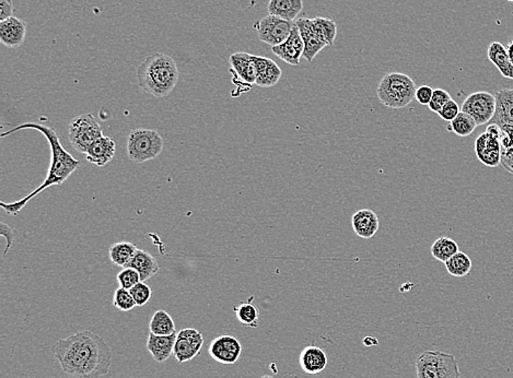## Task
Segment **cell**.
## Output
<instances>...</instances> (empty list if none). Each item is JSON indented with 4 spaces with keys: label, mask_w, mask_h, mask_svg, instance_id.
<instances>
[{
    "label": "cell",
    "mask_w": 513,
    "mask_h": 378,
    "mask_svg": "<svg viewBox=\"0 0 513 378\" xmlns=\"http://www.w3.org/2000/svg\"><path fill=\"white\" fill-rule=\"evenodd\" d=\"M125 268H132L138 271V274H140V279L143 282L153 278L160 270L155 257L143 249H138L132 262Z\"/></svg>",
    "instance_id": "cell-23"
},
{
    "label": "cell",
    "mask_w": 513,
    "mask_h": 378,
    "mask_svg": "<svg viewBox=\"0 0 513 378\" xmlns=\"http://www.w3.org/2000/svg\"><path fill=\"white\" fill-rule=\"evenodd\" d=\"M447 271L453 277L462 278L468 276L472 270V259L468 255L459 251L454 256L445 262Z\"/></svg>",
    "instance_id": "cell-29"
},
{
    "label": "cell",
    "mask_w": 513,
    "mask_h": 378,
    "mask_svg": "<svg viewBox=\"0 0 513 378\" xmlns=\"http://www.w3.org/2000/svg\"><path fill=\"white\" fill-rule=\"evenodd\" d=\"M26 36V23L24 21L15 17L0 21V42L9 49L20 47Z\"/></svg>",
    "instance_id": "cell-16"
},
{
    "label": "cell",
    "mask_w": 513,
    "mask_h": 378,
    "mask_svg": "<svg viewBox=\"0 0 513 378\" xmlns=\"http://www.w3.org/2000/svg\"><path fill=\"white\" fill-rule=\"evenodd\" d=\"M261 378H275V377H273V376H270V375H264L263 376V377H261Z\"/></svg>",
    "instance_id": "cell-44"
},
{
    "label": "cell",
    "mask_w": 513,
    "mask_h": 378,
    "mask_svg": "<svg viewBox=\"0 0 513 378\" xmlns=\"http://www.w3.org/2000/svg\"><path fill=\"white\" fill-rule=\"evenodd\" d=\"M432 93H434V89L429 86H422L416 90V94H415V99L417 102L422 105H428L430 103V100L432 97Z\"/></svg>",
    "instance_id": "cell-38"
},
{
    "label": "cell",
    "mask_w": 513,
    "mask_h": 378,
    "mask_svg": "<svg viewBox=\"0 0 513 378\" xmlns=\"http://www.w3.org/2000/svg\"><path fill=\"white\" fill-rule=\"evenodd\" d=\"M130 291L137 306H144V305L147 304L150 299H151V295H153L151 288L146 285L145 282L143 281L139 282L135 287L132 288Z\"/></svg>",
    "instance_id": "cell-34"
},
{
    "label": "cell",
    "mask_w": 513,
    "mask_h": 378,
    "mask_svg": "<svg viewBox=\"0 0 513 378\" xmlns=\"http://www.w3.org/2000/svg\"><path fill=\"white\" fill-rule=\"evenodd\" d=\"M178 78L176 61L165 54L150 55L137 69L140 88L158 99L168 97L176 89Z\"/></svg>",
    "instance_id": "cell-3"
},
{
    "label": "cell",
    "mask_w": 513,
    "mask_h": 378,
    "mask_svg": "<svg viewBox=\"0 0 513 378\" xmlns=\"http://www.w3.org/2000/svg\"><path fill=\"white\" fill-rule=\"evenodd\" d=\"M53 354L65 373L77 378H102L112 366V350L103 338L90 330L57 341Z\"/></svg>",
    "instance_id": "cell-1"
},
{
    "label": "cell",
    "mask_w": 513,
    "mask_h": 378,
    "mask_svg": "<svg viewBox=\"0 0 513 378\" xmlns=\"http://www.w3.org/2000/svg\"><path fill=\"white\" fill-rule=\"evenodd\" d=\"M460 107H459V104H457V102H455L454 100L452 99L450 100V101L447 102V104H445V107H442V109H440L439 112H438V115H439L441 120H445V122L451 123L453 120H454L455 117H457V115L460 114Z\"/></svg>",
    "instance_id": "cell-37"
},
{
    "label": "cell",
    "mask_w": 513,
    "mask_h": 378,
    "mask_svg": "<svg viewBox=\"0 0 513 378\" xmlns=\"http://www.w3.org/2000/svg\"><path fill=\"white\" fill-rule=\"evenodd\" d=\"M417 378H461L460 366L453 354L442 351H424L417 358Z\"/></svg>",
    "instance_id": "cell-5"
},
{
    "label": "cell",
    "mask_w": 513,
    "mask_h": 378,
    "mask_svg": "<svg viewBox=\"0 0 513 378\" xmlns=\"http://www.w3.org/2000/svg\"><path fill=\"white\" fill-rule=\"evenodd\" d=\"M113 305L116 307L117 310H122V312H130L137 306L134 297L130 294V290L124 289V288H118L115 291Z\"/></svg>",
    "instance_id": "cell-33"
},
{
    "label": "cell",
    "mask_w": 513,
    "mask_h": 378,
    "mask_svg": "<svg viewBox=\"0 0 513 378\" xmlns=\"http://www.w3.org/2000/svg\"><path fill=\"white\" fill-rule=\"evenodd\" d=\"M486 132H487L488 135H491V137L498 139L499 141H500L501 137H503V129H501L499 125L488 124Z\"/></svg>",
    "instance_id": "cell-42"
},
{
    "label": "cell",
    "mask_w": 513,
    "mask_h": 378,
    "mask_svg": "<svg viewBox=\"0 0 513 378\" xmlns=\"http://www.w3.org/2000/svg\"><path fill=\"white\" fill-rule=\"evenodd\" d=\"M209 356L218 363L232 365L239 361L242 345L233 336H220L215 338L208 348Z\"/></svg>",
    "instance_id": "cell-11"
},
{
    "label": "cell",
    "mask_w": 513,
    "mask_h": 378,
    "mask_svg": "<svg viewBox=\"0 0 513 378\" xmlns=\"http://www.w3.org/2000/svg\"><path fill=\"white\" fill-rule=\"evenodd\" d=\"M257 65L256 86L270 88L280 82L282 76V69L276 61L267 57L255 56Z\"/></svg>",
    "instance_id": "cell-22"
},
{
    "label": "cell",
    "mask_w": 513,
    "mask_h": 378,
    "mask_svg": "<svg viewBox=\"0 0 513 378\" xmlns=\"http://www.w3.org/2000/svg\"><path fill=\"white\" fill-rule=\"evenodd\" d=\"M272 52L287 64L291 66H299L300 58L303 57V52H305V43L300 36L299 29L296 26V23L289 38L280 45L272 47Z\"/></svg>",
    "instance_id": "cell-14"
},
{
    "label": "cell",
    "mask_w": 513,
    "mask_h": 378,
    "mask_svg": "<svg viewBox=\"0 0 513 378\" xmlns=\"http://www.w3.org/2000/svg\"><path fill=\"white\" fill-rule=\"evenodd\" d=\"M430 251H431L432 256L435 257L437 260L445 262L451 257L454 256L457 253H459L460 249H459V245L454 239H450L447 236H442V237H439L434 242Z\"/></svg>",
    "instance_id": "cell-28"
},
{
    "label": "cell",
    "mask_w": 513,
    "mask_h": 378,
    "mask_svg": "<svg viewBox=\"0 0 513 378\" xmlns=\"http://www.w3.org/2000/svg\"><path fill=\"white\" fill-rule=\"evenodd\" d=\"M295 22L284 20L276 15H268L254 24L259 41L274 46L280 45L289 38Z\"/></svg>",
    "instance_id": "cell-8"
},
{
    "label": "cell",
    "mask_w": 513,
    "mask_h": 378,
    "mask_svg": "<svg viewBox=\"0 0 513 378\" xmlns=\"http://www.w3.org/2000/svg\"><path fill=\"white\" fill-rule=\"evenodd\" d=\"M204 345V336L195 328H185L176 335L173 356L178 363L183 364L194 360L201 354Z\"/></svg>",
    "instance_id": "cell-10"
},
{
    "label": "cell",
    "mask_w": 513,
    "mask_h": 378,
    "mask_svg": "<svg viewBox=\"0 0 513 378\" xmlns=\"http://www.w3.org/2000/svg\"><path fill=\"white\" fill-rule=\"evenodd\" d=\"M313 22H314L315 28L322 36L323 40L326 42L328 46L333 45L336 36H337V24H336L335 21L328 18H322V17H316V18L313 19Z\"/></svg>",
    "instance_id": "cell-32"
},
{
    "label": "cell",
    "mask_w": 513,
    "mask_h": 378,
    "mask_svg": "<svg viewBox=\"0 0 513 378\" xmlns=\"http://www.w3.org/2000/svg\"><path fill=\"white\" fill-rule=\"evenodd\" d=\"M149 333L157 336H170L176 333V324L171 315L163 310H157L150 320Z\"/></svg>",
    "instance_id": "cell-27"
},
{
    "label": "cell",
    "mask_w": 513,
    "mask_h": 378,
    "mask_svg": "<svg viewBox=\"0 0 513 378\" xmlns=\"http://www.w3.org/2000/svg\"><path fill=\"white\" fill-rule=\"evenodd\" d=\"M267 9L270 15L293 22L303 11V0H270Z\"/></svg>",
    "instance_id": "cell-25"
},
{
    "label": "cell",
    "mask_w": 513,
    "mask_h": 378,
    "mask_svg": "<svg viewBox=\"0 0 513 378\" xmlns=\"http://www.w3.org/2000/svg\"><path fill=\"white\" fill-rule=\"evenodd\" d=\"M164 141L159 132L153 129L132 130L128 138V157L132 162L141 164L160 155Z\"/></svg>",
    "instance_id": "cell-6"
},
{
    "label": "cell",
    "mask_w": 513,
    "mask_h": 378,
    "mask_svg": "<svg viewBox=\"0 0 513 378\" xmlns=\"http://www.w3.org/2000/svg\"><path fill=\"white\" fill-rule=\"evenodd\" d=\"M117 281L120 283L121 288L130 290L141 282V279H140V274L135 269L124 268L120 274H117Z\"/></svg>",
    "instance_id": "cell-35"
},
{
    "label": "cell",
    "mask_w": 513,
    "mask_h": 378,
    "mask_svg": "<svg viewBox=\"0 0 513 378\" xmlns=\"http://www.w3.org/2000/svg\"><path fill=\"white\" fill-rule=\"evenodd\" d=\"M414 80L401 72L385 74L378 84L376 94L382 104L390 109H403L411 104L416 94Z\"/></svg>",
    "instance_id": "cell-4"
},
{
    "label": "cell",
    "mask_w": 513,
    "mask_h": 378,
    "mask_svg": "<svg viewBox=\"0 0 513 378\" xmlns=\"http://www.w3.org/2000/svg\"><path fill=\"white\" fill-rule=\"evenodd\" d=\"M23 129L38 130V132L43 134L44 137L49 141V148H51V164H49L47 175H46L43 184L38 186L36 191L29 194L24 198L15 201V203H0V207L7 214H13V216H17L26 206L29 201L36 198L38 194L45 191L47 188L51 187V186L63 185L66 182L67 178L72 175V173L80 166V162L76 160L70 153L67 152L64 147L61 145L56 130L47 127L45 125L38 124V123H26V124L17 126V127L9 130V132H3L1 137L13 135V132Z\"/></svg>",
    "instance_id": "cell-2"
},
{
    "label": "cell",
    "mask_w": 513,
    "mask_h": 378,
    "mask_svg": "<svg viewBox=\"0 0 513 378\" xmlns=\"http://www.w3.org/2000/svg\"><path fill=\"white\" fill-rule=\"evenodd\" d=\"M507 52H508L509 57L513 63V40H511L510 43L507 46Z\"/></svg>",
    "instance_id": "cell-43"
},
{
    "label": "cell",
    "mask_w": 513,
    "mask_h": 378,
    "mask_svg": "<svg viewBox=\"0 0 513 378\" xmlns=\"http://www.w3.org/2000/svg\"><path fill=\"white\" fill-rule=\"evenodd\" d=\"M13 15V0H0V21L11 18Z\"/></svg>",
    "instance_id": "cell-39"
},
{
    "label": "cell",
    "mask_w": 513,
    "mask_h": 378,
    "mask_svg": "<svg viewBox=\"0 0 513 378\" xmlns=\"http://www.w3.org/2000/svg\"><path fill=\"white\" fill-rule=\"evenodd\" d=\"M0 228H1V230H0V234H1V236H5L6 239H7V246H6L5 249V254H7L13 244V228H11L10 226H8L7 224L3 223V222L0 223Z\"/></svg>",
    "instance_id": "cell-40"
},
{
    "label": "cell",
    "mask_w": 513,
    "mask_h": 378,
    "mask_svg": "<svg viewBox=\"0 0 513 378\" xmlns=\"http://www.w3.org/2000/svg\"><path fill=\"white\" fill-rule=\"evenodd\" d=\"M507 1H511V3H513V0H507Z\"/></svg>",
    "instance_id": "cell-45"
},
{
    "label": "cell",
    "mask_w": 513,
    "mask_h": 378,
    "mask_svg": "<svg viewBox=\"0 0 513 378\" xmlns=\"http://www.w3.org/2000/svg\"><path fill=\"white\" fill-rule=\"evenodd\" d=\"M501 165L505 170L513 174V151H503L501 152Z\"/></svg>",
    "instance_id": "cell-41"
},
{
    "label": "cell",
    "mask_w": 513,
    "mask_h": 378,
    "mask_svg": "<svg viewBox=\"0 0 513 378\" xmlns=\"http://www.w3.org/2000/svg\"><path fill=\"white\" fill-rule=\"evenodd\" d=\"M236 320L241 322L242 325L250 328H257L259 325V310L251 301L241 303L234 307Z\"/></svg>",
    "instance_id": "cell-30"
},
{
    "label": "cell",
    "mask_w": 513,
    "mask_h": 378,
    "mask_svg": "<svg viewBox=\"0 0 513 378\" xmlns=\"http://www.w3.org/2000/svg\"><path fill=\"white\" fill-rule=\"evenodd\" d=\"M450 100H452V97L450 95L449 92L443 89H436L434 90V93H432V97L430 100L428 107H429L431 112L437 113L438 114L440 109L445 107Z\"/></svg>",
    "instance_id": "cell-36"
},
{
    "label": "cell",
    "mask_w": 513,
    "mask_h": 378,
    "mask_svg": "<svg viewBox=\"0 0 513 378\" xmlns=\"http://www.w3.org/2000/svg\"><path fill=\"white\" fill-rule=\"evenodd\" d=\"M326 353L315 345H309L300 353L299 363L301 368L309 375L322 373L328 366Z\"/></svg>",
    "instance_id": "cell-20"
},
{
    "label": "cell",
    "mask_w": 513,
    "mask_h": 378,
    "mask_svg": "<svg viewBox=\"0 0 513 378\" xmlns=\"http://www.w3.org/2000/svg\"><path fill=\"white\" fill-rule=\"evenodd\" d=\"M295 23L305 43L303 57L311 63L328 44L315 28L313 19L299 18Z\"/></svg>",
    "instance_id": "cell-12"
},
{
    "label": "cell",
    "mask_w": 513,
    "mask_h": 378,
    "mask_svg": "<svg viewBox=\"0 0 513 378\" xmlns=\"http://www.w3.org/2000/svg\"><path fill=\"white\" fill-rule=\"evenodd\" d=\"M461 111L472 116L477 126L489 124L495 115V95L489 92H474L463 102Z\"/></svg>",
    "instance_id": "cell-9"
},
{
    "label": "cell",
    "mask_w": 513,
    "mask_h": 378,
    "mask_svg": "<svg viewBox=\"0 0 513 378\" xmlns=\"http://www.w3.org/2000/svg\"><path fill=\"white\" fill-rule=\"evenodd\" d=\"M102 136V127L93 115H79L69 124V141L78 152L86 155L90 145Z\"/></svg>",
    "instance_id": "cell-7"
},
{
    "label": "cell",
    "mask_w": 513,
    "mask_h": 378,
    "mask_svg": "<svg viewBox=\"0 0 513 378\" xmlns=\"http://www.w3.org/2000/svg\"><path fill=\"white\" fill-rule=\"evenodd\" d=\"M475 153L478 160L489 168L501 164L500 141L486 132L475 140Z\"/></svg>",
    "instance_id": "cell-15"
},
{
    "label": "cell",
    "mask_w": 513,
    "mask_h": 378,
    "mask_svg": "<svg viewBox=\"0 0 513 378\" xmlns=\"http://www.w3.org/2000/svg\"><path fill=\"white\" fill-rule=\"evenodd\" d=\"M176 335L173 333L170 336H157L149 333L147 340V350L151 354L153 360L158 363H163L169 360L174 351Z\"/></svg>",
    "instance_id": "cell-19"
},
{
    "label": "cell",
    "mask_w": 513,
    "mask_h": 378,
    "mask_svg": "<svg viewBox=\"0 0 513 378\" xmlns=\"http://www.w3.org/2000/svg\"><path fill=\"white\" fill-rule=\"evenodd\" d=\"M229 64L231 66L230 70L232 74L240 82L250 86L256 84L257 65L255 55L244 52L232 54L229 57Z\"/></svg>",
    "instance_id": "cell-13"
},
{
    "label": "cell",
    "mask_w": 513,
    "mask_h": 378,
    "mask_svg": "<svg viewBox=\"0 0 513 378\" xmlns=\"http://www.w3.org/2000/svg\"><path fill=\"white\" fill-rule=\"evenodd\" d=\"M116 153V143L107 136H102L95 140L86 153V160L98 166H105L113 160Z\"/></svg>",
    "instance_id": "cell-17"
},
{
    "label": "cell",
    "mask_w": 513,
    "mask_h": 378,
    "mask_svg": "<svg viewBox=\"0 0 513 378\" xmlns=\"http://www.w3.org/2000/svg\"><path fill=\"white\" fill-rule=\"evenodd\" d=\"M137 251L138 249L135 244L130 243V242H118L109 247V258L112 264L125 268L132 262Z\"/></svg>",
    "instance_id": "cell-26"
},
{
    "label": "cell",
    "mask_w": 513,
    "mask_h": 378,
    "mask_svg": "<svg viewBox=\"0 0 513 378\" xmlns=\"http://www.w3.org/2000/svg\"><path fill=\"white\" fill-rule=\"evenodd\" d=\"M496 111L489 124L503 126H513V89H503L497 92Z\"/></svg>",
    "instance_id": "cell-21"
},
{
    "label": "cell",
    "mask_w": 513,
    "mask_h": 378,
    "mask_svg": "<svg viewBox=\"0 0 513 378\" xmlns=\"http://www.w3.org/2000/svg\"><path fill=\"white\" fill-rule=\"evenodd\" d=\"M351 226L356 235L361 239H371L380 228L378 214L370 209L357 211L351 216Z\"/></svg>",
    "instance_id": "cell-18"
},
{
    "label": "cell",
    "mask_w": 513,
    "mask_h": 378,
    "mask_svg": "<svg viewBox=\"0 0 513 378\" xmlns=\"http://www.w3.org/2000/svg\"><path fill=\"white\" fill-rule=\"evenodd\" d=\"M487 56L505 78L513 80V63L509 57L507 47L499 42H493L488 47Z\"/></svg>",
    "instance_id": "cell-24"
},
{
    "label": "cell",
    "mask_w": 513,
    "mask_h": 378,
    "mask_svg": "<svg viewBox=\"0 0 513 378\" xmlns=\"http://www.w3.org/2000/svg\"><path fill=\"white\" fill-rule=\"evenodd\" d=\"M476 127H477V124L474 118L461 111L460 114L450 123L447 130L454 132L455 135L460 136V137H468L472 135Z\"/></svg>",
    "instance_id": "cell-31"
}]
</instances>
